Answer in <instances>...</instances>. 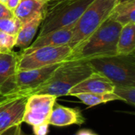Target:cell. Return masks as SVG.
<instances>
[{
    "label": "cell",
    "mask_w": 135,
    "mask_h": 135,
    "mask_svg": "<svg viewBox=\"0 0 135 135\" xmlns=\"http://www.w3.org/2000/svg\"><path fill=\"white\" fill-rule=\"evenodd\" d=\"M18 135H28L27 134H25L23 131H22V129H21V131H20V132H19V134Z\"/></svg>",
    "instance_id": "cell-27"
},
{
    "label": "cell",
    "mask_w": 135,
    "mask_h": 135,
    "mask_svg": "<svg viewBox=\"0 0 135 135\" xmlns=\"http://www.w3.org/2000/svg\"><path fill=\"white\" fill-rule=\"evenodd\" d=\"M94 72L108 78L115 85H135V55H107L86 60Z\"/></svg>",
    "instance_id": "cell-3"
},
{
    "label": "cell",
    "mask_w": 135,
    "mask_h": 135,
    "mask_svg": "<svg viewBox=\"0 0 135 135\" xmlns=\"http://www.w3.org/2000/svg\"><path fill=\"white\" fill-rule=\"evenodd\" d=\"M113 93L119 97L120 100L134 106L135 85H115Z\"/></svg>",
    "instance_id": "cell-19"
},
{
    "label": "cell",
    "mask_w": 135,
    "mask_h": 135,
    "mask_svg": "<svg viewBox=\"0 0 135 135\" xmlns=\"http://www.w3.org/2000/svg\"><path fill=\"white\" fill-rule=\"evenodd\" d=\"M60 63L28 70H20L16 74L17 94L30 96L31 93L43 85L53 74Z\"/></svg>",
    "instance_id": "cell-9"
},
{
    "label": "cell",
    "mask_w": 135,
    "mask_h": 135,
    "mask_svg": "<svg viewBox=\"0 0 135 135\" xmlns=\"http://www.w3.org/2000/svg\"><path fill=\"white\" fill-rule=\"evenodd\" d=\"M28 97L24 94H14L0 100V135L14 126L21 125Z\"/></svg>",
    "instance_id": "cell-8"
},
{
    "label": "cell",
    "mask_w": 135,
    "mask_h": 135,
    "mask_svg": "<svg viewBox=\"0 0 135 135\" xmlns=\"http://www.w3.org/2000/svg\"><path fill=\"white\" fill-rule=\"evenodd\" d=\"M47 6V2L43 0H21L13 13L24 24L34 18L40 13L45 11Z\"/></svg>",
    "instance_id": "cell-14"
},
{
    "label": "cell",
    "mask_w": 135,
    "mask_h": 135,
    "mask_svg": "<svg viewBox=\"0 0 135 135\" xmlns=\"http://www.w3.org/2000/svg\"><path fill=\"white\" fill-rule=\"evenodd\" d=\"M122 25L110 17L85 40L72 50L68 60H88L117 54Z\"/></svg>",
    "instance_id": "cell-1"
},
{
    "label": "cell",
    "mask_w": 135,
    "mask_h": 135,
    "mask_svg": "<svg viewBox=\"0 0 135 135\" xmlns=\"http://www.w3.org/2000/svg\"><path fill=\"white\" fill-rule=\"evenodd\" d=\"M57 97L49 94H32L26 101L22 117V123L35 127L49 124V118Z\"/></svg>",
    "instance_id": "cell-7"
},
{
    "label": "cell",
    "mask_w": 135,
    "mask_h": 135,
    "mask_svg": "<svg viewBox=\"0 0 135 135\" xmlns=\"http://www.w3.org/2000/svg\"><path fill=\"white\" fill-rule=\"evenodd\" d=\"M49 124H41L32 127L34 135H47L49 133Z\"/></svg>",
    "instance_id": "cell-22"
},
{
    "label": "cell",
    "mask_w": 135,
    "mask_h": 135,
    "mask_svg": "<svg viewBox=\"0 0 135 135\" xmlns=\"http://www.w3.org/2000/svg\"><path fill=\"white\" fill-rule=\"evenodd\" d=\"M76 135H98L96 133H94L93 131H92L91 130H88V129H82L81 131H79Z\"/></svg>",
    "instance_id": "cell-26"
},
{
    "label": "cell",
    "mask_w": 135,
    "mask_h": 135,
    "mask_svg": "<svg viewBox=\"0 0 135 135\" xmlns=\"http://www.w3.org/2000/svg\"><path fill=\"white\" fill-rule=\"evenodd\" d=\"M0 2H2V3H6V0H0Z\"/></svg>",
    "instance_id": "cell-30"
},
{
    "label": "cell",
    "mask_w": 135,
    "mask_h": 135,
    "mask_svg": "<svg viewBox=\"0 0 135 135\" xmlns=\"http://www.w3.org/2000/svg\"><path fill=\"white\" fill-rule=\"evenodd\" d=\"M78 98L82 103L88 107H94L101 104H105L110 101L120 100L119 97L114 93H77L73 95Z\"/></svg>",
    "instance_id": "cell-18"
},
{
    "label": "cell",
    "mask_w": 135,
    "mask_h": 135,
    "mask_svg": "<svg viewBox=\"0 0 135 135\" xmlns=\"http://www.w3.org/2000/svg\"><path fill=\"white\" fill-rule=\"evenodd\" d=\"M118 0H94L75 22L68 45L74 49L93 34L111 15Z\"/></svg>",
    "instance_id": "cell-5"
},
{
    "label": "cell",
    "mask_w": 135,
    "mask_h": 135,
    "mask_svg": "<svg viewBox=\"0 0 135 135\" xmlns=\"http://www.w3.org/2000/svg\"><path fill=\"white\" fill-rule=\"evenodd\" d=\"M21 129V125L14 126V127L9 128V130H7L2 135H18Z\"/></svg>",
    "instance_id": "cell-24"
},
{
    "label": "cell",
    "mask_w": 135,
    "mask_h": 135,
    "mask_svg": "<svg viewBox=\"0 0 135 135\" xmlns=\"http://www.w3.org/2000/svg\"><path fill=\"white\" fill-rule=\"evenodd\" d=\"M43 1H44V2H54V1H55V0H43Z\"/></svg>",
    "instance_id": "cell-28"
},
{
    "label": "cell",
    "mask_w": 135,
    "mask_h": 135,
    "mask_svg": "<svg viewBox=\"0 0 135 135\" xmlns=\"http://www.w3.org/2000/svg\"><path fill=\"white\" fill-rule=\"evenodd\" d=\"M135 51V23L123 25L117 42V54L130 55Z\"/></svg>",
    "instance_id": "cell-17"
},
{
    "label": "cell",
    "mask_w": 135,
    "mask_h": 135,
    "mask_svg": "<svg viewBox=\"0 0 135 135\" xmlns=\"http://www.w3.org/2000/svg\"><path fill=\"white\" fill-rule=\"evenodd\" d=\"M110 17L122 26L135 23V0H118Z\"/></svg>",
    "instance_id": "cell-16"
},
{
    "label": "cell",
    "mask_w": 135,
    "mask_h": 135,
    "mask_svg": "<svg viewBox=\"0 0 135 135\" xmlns=\"http://www.w3.org/2000/svg\"><path fill=\"white\" fill-rule=\"evenodd\" d=\"M20 1L21 0H6L5 4L11 11H13L17 6V5L19 4Z\"/></svg>",
    "instance_id": "cell-25"
},
{
    "label": "cell",
    "mask_w": 135,
    "mask_h": 135,
    "mask_svg": "<svg viewBox=\"0 0 135 135\" xmlns=\"http://www.w3.org/2000/svg\"><path fill=\"white\" fill-rule=\"evenodd\" d=\"M115 85L105 76L93 72L89 76L76 85L70 89L67 96H73L77 93H113Z\"/></svg>",
    "instance_id": "cell-11"
},
{
    "label": "cell",
    "mask_w": 135,
    "mask_h": 135,
    "mask_svg": "<svg viewBox=\"0 0 135 135\" xmlns=\"http://www.w3.org/2000/svg\"><path fill=\"white\" fill-rule=\"evenodd\" d=\"M21 25L22 23L14 16L0 19V32L7 34L17 35Z\"/></svg>",
    "instance_id": "cell-20"
},
{
    "label": "cell",
    "mask_w": 135,
    "mask_h": 135,
    "mask_svg": "<svg viewBox=\"0 0 135 135\" xmlns=\"http://www.w3.org/2000/svg\"><path fill=\"white\" fill-rule=\"evenodd\" d=\"M18 53L0 52V95L9 97L17 94L16 74L17 72Z\"/></svg>",
    "instance_id": "cell-10"
},
{
    "label": "cell",
    "mask_w": 135,
    "mask_h": 135,
    "mask_svg": "<svg viewBox=\"0 0 135 135\" xmlns=\"http://www.w3.org/2000/svg\"><path fill=\"white\" fill-rule=\"evenodd\" d=\"M44 11L40 13L32 20L22 24L17 34L16 35L17 40L15 47L24 50L31 44L36 32L38 31L42 23V21L44 19Z\"/></svg>",
    "instance_id": "cell-15"
},
{
    "label": "cell",
    "mask_w": 135,
    "mask_h": 135,
    "mask_svg": "<svg viewBox=\"0 0 135 135\" xmlns=\"http://www.w3.org/2000/svg\"><path fill=\"white\" fill-rule=\"evenodd\" d=\"M16 35H10L0 32V52H9L16 45Z\"/></svg>",
    "instance_id": "cell-21"
},
{
    "label": "cell",
    "mask_w": 135,
    "mask_h": 135,
    "mask_svg": "<svg viewBox=\"0 0 135 135\" xmlns=\"http://www.w3.org/2000/svg\"><path fill=\"white\" fill-rule=\"evenodd\" d=\"M93 72L86 60H67L55 69L51 76L40 86L34 89L32 94H49L57 98L67 96L72 88Z\"/></svg>",
    "instance_id": "cell-2"
},
{
    "label": "cell",
    "mask_w": 135,
    "mask_h": 135,
    "mask_svg": "<svg viewBox=\"0 0 135 135\" xmlns=\"http://www.w3.org/2000/svg\"><path fill=\"white\" fill-rule=\"evenodd\" d=\"M13 17V11H11L5 3L0 2V19L1 18H7Z\"/></svg>",
    "instance_id": "cell-23"
},
{
    "label": "cell",
    "mask_w": 135,
    "mask_h": 135,
    "mask_svg": "<svg viewBox=\"0 0 135 135\" xmlns=\"http://www.w3.org/2000/svg\"><path fill=\"white\" fill-rule=\"evenodd\" d=\"M72 49L69 45L42 47L18 53L17 71L41 68L67 61Z\"/></svg>",
    "instance_id": "cell-6"
},
{
    "label": "cell",
    "mask_w": 135,
    "mask_h": 135,
    "mask_svg": "<svg viewBox=\"0 0 135 135\" xmlns=\"http://www.w3.org/2000/svg\"><path fill=\"white\" fill-rule=\"evenodd\" d=\"M85 119L78 108H69L55 104L51 113L48 123L55 127H68L71 125H82Z\"/></svg>",
    "instance_id": "cell-12"
},
{
    "label": "cell",
    "mask_w": 135,
    "mask_h": 135,
    "mask_svg": "<svg viewBox=\"0 0 135 135\" xmlns=\"http://www.w3.org/2000/svg\"><path fill=\"white\" fill-rule=\"evenodd\" d=\"M74 25L75 23H73L63 28L50 32L42 36L37 37L32 44L21 51H28L42 47H58L68 45L73 33Z\"/></svg>",
    "instance_id": "cell-13"
},
{
    "label": "cell",
    "mask_w": 135,
    "mask_h": 135,
    "mask_svg": "<svg viewBox=\"0 0 135 135\" xmlns=\"http://www.w3.org/2000/svg\"><path fill=\"white\" fill-rule=\"evenodd\" d=\"M94 0H55L46 8L37 37L75 23Z\"/></svg>",
    "instance_id": "cell-4"
},
{
    "label": "cell",
    "mask_w": 135,
    "mask_h": 135,
    "mask_svg": "<svg viewBox=\"0 0 135 135\" xmlns=\"http://www.w3.org/2000/svg\"><path fill=\"white\" fill-rule=\"evenodd\" d=\"M5 97H2V96H1V95H0V100H2V99H4Z\"/></svg>",
    "instance_id": "cell-29"
}]
</instances>
